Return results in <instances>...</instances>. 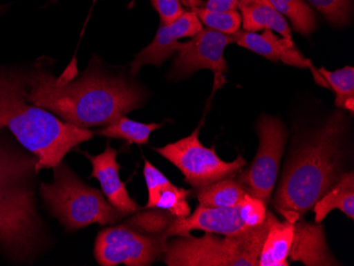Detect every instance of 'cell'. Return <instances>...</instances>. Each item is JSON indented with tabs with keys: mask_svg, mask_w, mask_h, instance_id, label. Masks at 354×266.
<instances>
[{
	"mask_svg": "<svg viewBox=\"0 0 354 266\" xmlns=\"http://www.w3.org/2000/svg\"><path fill=\"white\" fill-rule=\"evenodd\" d=\"M259 149L252 166L239 175L238 182L246 191L263 200L268 205L279 174L282 155L288 140V132L282 121L263 115L257 123Z\"/></svg>",
	"mask_w": 354,
	"mask_h": 266,
	"instance_id": "cell-8",
	"label": "cell"
},
{
	"mask_svg": "<svg viewBox=\"0 0 354 266\" xmlns=\"http://www.w3.org/2000/svg\"><path fill=\"white\" fill-rule=\"evenodd\" d=\"M234 43L248 49L257 55H262L272 61H281L284 64L298 68H310L313 73L315 82L320 86L330 88L317 69L313 66L311 61L304 57L299 53L293 41L286 37H278L272 30H264L263 33L258 35L256 32H248L245 30L239 29L232 35Z\"/></svg>",
	"mask_w": 354,
	"mask_h": 266,
	"instance_id": "cell-11",
	"label": "cell"
},
{
	"mask_svg": "<svg viewBox=\"0 0 354 266\" xmlns=\"http://www.w3.org/2000/svg\"><path fill=\"white\" fill-rule=\"evenodd\" d=\"M83 154L91 160L93 164L91 178L99 180L103 193L106 196L109 204L123 216L136 212L140 207L131 198L125 188V182H121L119 175L120 166L117 162L118 152L115 149L107 146L104 152L97 156H93L86 152Z\"/></svg>",
	"mask_w": 354,
	"mask_h": 266,
	"instance_id": "cell-14",
	"label": "cell"
},
{
	"mask_svg": "<svg viewBox=\"0 0 354 266\" xmlns=\"http://www.w3.org/2000/svg\"><path fill=\"white\" fill-rule=\"evenodd\" d=\"M334 27L349 25L352 14L351 0H308Z\"/></svg>",
	"mask_w": 354,
	"mask_h": 266,
	"instance_id": "cell-25",
	"label": "cell"
},
{
	"mask_svg": "<svg viewBox=\"0 0 354 266\" xmlns=\"http://www.w3.org/2000/svg\"><path fill=\"white\" fill-rule=\"evenodd\" d=\"M246 192L245 187L230 176L200 188L198 200L204 207H234Z\"/></svg>",
	"mask_w": 354,
	"mask_h": 266,
	"instance_id": "cell-21",
	"label": "cell"
},
{
	"mask_svg": "<svg viewBox=\"0 0 354 266\" xmlns=\"http://www.w3.org/2000/svg\"><path fill=\"white\" fill-rule=\"evenodd\" d=\"M194 0H184L185 5L190 6Z\"/></svg>",
	"mask_w": 354,
	"mask_h": 266,
	"instance_id": "cell-29",
	"label": "cell"
},
{
	"mask_svg": "<svg viewBox=\"0 0 354 266\" xmlns=\"http://www.w3.org/2000/svg\"><path fill=\"white\" fill-rule=\"evenodd\" d=\"M241 218L248 227H256L263 223L268 210L263 200L246 192L238 205Z\"/></svg>",
	"mask_w": 354,
	"mask_h": 266,
	"instance_id": "cell-26",
	"label": "cell"
},
{
	"mask_svg": "<svg viewBox=\"0 0 354 266\" xmlns=\"http://www.w3.org/2000/svg\"><path fill=\"white\" fill-rule=\"evenodd\" d=\"M202 29L200 19L192 11L185 12L172 23L160 26L152 43L142 49L131 63V73L136 75L146 65L162 66L164 61L177 51L180 39L192 37Z\"/></svg>",
	"mask_w": 354,
	"mask_h": 266,
	"instance_id": "cell-12",
	"label": "cell"
},
{
	"mask_svg": "<svg viewBox=\"0 0 354 266\" xmlns=\"http://www.w3.org/2000/svg\"><path fill=\"white\" fill-rule=\"evenodd\" d=\"M143 175L146 178L149 191L147 209L158 208L169 212L176 218H185L190 216V206L187 200L191 193L189 190L173 184L148 160L143 168Z\"/></svg>",
	"mask_w": 354,
	"mask_h": 266,
	"instance_id": "cell-15",
	"label": "cell"
},
{
	"mask_svg": "<svg viewBox=\"0 0 354 266\" xmlns=\"http://www.w3.org/2000/svg\"><path fill=\"white\" fill-rule=\"evenodd\" d=\"M37 164L35 154L0 144V247L17 259L33 255L41 242L30 180Z\"/></svg>",
	"mask_w": 354,
	"mask_h": 266,
	"instance_id": "cell-4",
	"label": "cell"
},
{
	"mask_svg": "<svg viewBox=\"0 0 354 266\" xmlns=\"http://www.w3.org/2000/svg\"><path fill=\"white\" fill-rule=\"evenodd\" d=\"M162 126V124L158 123L146 124L122 116L107 125L106 128L98 131L97 134L107 138L123 139L129 144H146L149 142L150 135Z\"/></svg>",
	"mask_w": 354,
	"mask_h": 266,
	"instance_id": "cell-22",
	"label": "cell"
},
{
	"mask_svg": "<svg viewBox=\"0 0 354 266\" xmlns=\"http://www.w3.org/2000/svg\"><path fill=\"white\" fill-rule=\"evenodd\" d=\"M294 238V222L276 220L268 229L259 257V266H288Z\"/></svg>",
	"mask_w": 354,
	"mask_h": 266,
	"instance_id": "cell-17",
	"label": "cell"
},
{
	"mask_svg": "<svg viewBox=\"0 0 354 266\" xmlns=\"http://www.w3.org/2000/svg\"><path fill=\"white\" fill-rule=\"evenodd\" d=\"M53 170L55 180L51 184H41V196L53 216L69 231L91 224H114L124 216L67 164L61 162Z\"/></svg>",
	"mask_w": 354,
	"mask_h": 266,
	"instance_id": "cell-6",
	"label": "cell"
},
{
	"mask_svg": "<svg viewBox=\"0 0 354 266\" xmlns=\"http://www.w3.org/2000/svg\"><path fill=\"white\" fill-rule=\"evenodd\" d=\"M241 10L243 29L248 32H257L260 30H272L286 39H292L291 29L283 15L266 3H252L242 5Z\"/></svg>",
	"mask_w": 354,
	"mask_h": 266,
	"instance_id": "cell-19",
	"label": "cell"
},
{
	"mask_svg": "<svg viewBox=\"0 0 354 266\" xmlns=\"http://www.w3.org/2000/svg\"><path fill=\"white\" fill-rule=\"evenodd\" d=\"M27 89V75L0 69V130L8 129L37 156V173L41 169L55 168L71 149L93 134L28 102Z\"/></svg>",
	"mask_w": 354,
	"mask_h": 266,
	"instance_id": "cell-3",
	"label": "cell"
},
{
	"mask_svg": "<svg viewBox=\"0 0 354 266\" xmlns=\"http://www.w3.org/2000/svg\"><path fill=\"white\" fill-rule=\"evenodd\" d=\"M191 9L204 25L223 35H234L240 29L242 23V17L236 10L230 12H209L198 7H193Z\"/></svg>",
	"mask_w": 354,
	"mask_h": 266,
	"instance_id": "cell-24",
	"label": "cell"
},
{
	"mask_svg": "<svg viewBox=\"0 0 354 266\" xmlns=\"http://www.w3.org/2000/svg\"><path fill=\"white\" fill-rule=\"evenodd\" d=\"M166 239L164 234H148L129 224L106 228L95 239V260L103 266L150 265L164 255Z\"/></svg>",
	"mask_w": 354,
	"mask_h": 266,
	"instance_id": "cell-9",
	"label": "cell"
},
{
	"mask_svg": "<svg viewBox=\"0 0 354 266\" xmlns=\"http://www.w3.org/2000/svg\"><path fill=\"white\" fill-rule=\"evenodd\" d=\"M196 7L202 8L209 12L236 11L239 8V0H207L206 3L198 0Z\"/></svg>",
	"mask_w": 354,
	"mask_h": 266,
	"instance_id": "cell-28",
	"label": "cell"
},
{
	"mask_svg": "<svg viewBox=\"0 0 354 266\" xmlns=\"http://www.w3.org/2000/svg\"><path fill=\"white\" fill-rule=\"evenodd\" d=\"M288 257L304 265H339L328 248L320 223H306L298 220L294 223L293 243Z\"/></svg>",
	"mask_w": 354,
	"mask_h": 266,
	"instance_id": "cell-16",
	"label": "cell"
},
{
	"mask_svg": "<svg viewBox=\"0 0 354 266\" xmlns=\"http://www.w3.org/2000/svg\"><path fill=\"white\" fill-rule=\"evenodd\" d=\"M316 223H322L334 209L343 211L348 218H354V173H343L339 182L316 202L313 206Z\"/></svg>",
	"mask_w": 354,
	"mask_h": 266,
	"instance_id": "cell-18",
	"label": "cell"
},
{
	"mask_svg": "<svg viewBox=\"0 0 354 266\" xmlns=\"http://www.w3.org/2000/svg\"><path fill=\"white\" fill-rule=\"evenodd\" d=\"M346 128L343 113H334L292 152L274 198L288 221L307 213L343 175Z\"/></svg>",
	"mask_w": 354,
	"mask_h": 266,
	"instance_id": "cell-2",
	"label": "cell"
},
{
	"mask_svg": "<svg viewBox=\"0 0 354 266\" xmlns=\"http://www.w3.org/2000/svg\"><path fill=\"white\" fill-rule=\"evenodd\" d=\"M152 6L158 12L162 25H169L185 13L180 0H152Z\"/></svg>",
	"mask_w": 354,
	"mask_h": 266,
	"instance_id": "cell-27",
	"label": "cell"
},
{
	"mask_svg": "<svg viewBox=\"0 0 354 266\" xmlns=\"http://www.w3.org/2000/svg\"><path fill=\"white\" fill-rule=\"evenodd\" d=\"M277 220L272 212L259 226L241 234L218 238L180 237L167 243L165 262L170 266H259V257L268 229Z\"/></svg>",
	"mask_w": 354,
	"mask_h": 266,
	"instance_id": "cell-5",
	"label": "cell"
},
{
	"mask_svg": "<svg viewBox=\"0 0 354 266\" xmlns=\"http://www.w3.org/2000/svg\"><path fill=\"white\" fill-rule=\"evenodd\" d=\"M203 230L212 234H241L250 229L241 218L238 206L234 207H204L198 206L194 213L185 218H171L166 237H189L191 230Z\"/></svg>",
	"mask_w": 354,
	"mask_h": 266,
	"instance_id": "cell-13",
	"label": "cell"
},
{
	"mask_svg": "<svg viewBox=\"0 0 354 266\" xmlns=\"http://www.w3.org/2000/svg\"><path fill=\"white\" fill-rule=\"evenodd\" d=\"M230 44H234L232 35H223L210 28L201 30L190 41L178 46L171 79L182 80L201 69H209L214 71L221 84L223 75L228 71L224 50Z\"/></svg>",
	"mask_w": 354,
	"mask_h": 266,
	"instance_id": "cell-10",
	"label": "cell"
},
{
	"mask_svg": "<svg viewBox=\"0 0 354 266\" xmlns=\"http://www.w3.org/2000/svg\"><path fill=\"white\" fill-rule=\"evenodd\" d=\"M200 128L178 142L154 148L159 155L182 171L185 180L193 188L200 189L223 178L238 173L246 164L239 156L234 162H224L216 155L214 148L203 146L198 139Z\"/></svg>",
	"mask_w": 354,
	"mask_h": 266,
	"instance_id": "cell-7",
	"label": "cell"
},
{
	"mask_svg": "<svg viewBox=\"0 0 354 266\" xmlns=\"http://www.w3.org/2000/svg\"><path fill=\"white\" fill-rule=\"evenodd\" d=\"M330 88L335 93V104L353 114L354 111V69L347 66L339 70L329 71L322 67L317 69Z\"/></svg>",
	"mask_w": 354,
	"mask_h": 266,
	"instance_id": "cell-23",
	"label": "cell"
},
{
	"mask_svg": "<svg viewBox=\"0 0 354 266\" xmlns=\"http://www.w3.org/2000/svg\"><path fill=\"white\" fill-rule=\"evenodd\" d=\"M266 3L288 17L296 31L310 37L317 27V19L313 10L304 0H239V7L248 3Z\"/></svg>",
	"mask_w": 354,
	"mask_h": 266,
	"instance_id": "cell-20",
	"label": "cell"
},
{
	"mask_svg": "<svg viewBox=\"0 0 354 266\" xmlns=\"http://www.w3.org/2000/svg\"><path fill=\"white\" fill-rule=\"evenodd\" d=\"M27 100L77 128L111 124L143 104V93L124 77L88 68L82 77L63 82L37 69L27 75Z\"/></svg>",
	"mask_w": 354,
	"mask_h": 266,
	"instance_id": "cell-1",
	"label": "cell"
}]
</instances>
